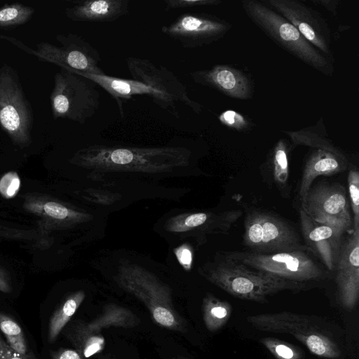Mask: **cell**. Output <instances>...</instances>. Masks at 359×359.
<instances>
[{
    "label": "cell",
    "instance_id": "obj_19",
    "mask_svg": "<svg viewBox=\"0 0 359 359\" xmlns=\"http://www.w3.org/2000/svg\"><path fill=\"white\" fill-rule=\"evenodd\" d=\"M312 149L305 162L299 187L298 195L301 201L316 177L344 172L348 167L346 156L331 142Z\"/></svg>",
    "mask_w": 359,
    "mask_h": 359
},
{
    "label": "cell",
    "instance_id": "obj_25",
    "mask_svg": "<svg viewBox=\"0 0 359 359\" xmlns=\"http://www.w3.org/2000/svg\"><path fill=\"white\" fill-rule=\"evenodd\" d=\"M0 330L7 344L17 353L29 359H37L29 350L20 325L8 316L0 312Z\"/></svg>",
    "mask_w": 359,
    "mask_h": 359
},
{
    "label": "cell",
    "instance_id": "obj_37",
    "mask_svg": "<svg viewBox=\"0 0 359 359\" xmlns=\"http://www.w3.org/2000/svg\"><path fill=\"white\" fill-rule=\"evenodd\" d=\"M312 2L320 4L334 16L337 15V7L339 1L338 0H313Z\"/></svg>",
    "mask_w": 359,
    "mask_h": 359
},
{
    "label": "cell",
    "instance_id": "obj_36",
    "mask_svg": "<svg viewBox=\"0 0 359 359\" xmlns=\"http://www.w3.org/2000/svg\"><path fill=\"white\" fill-rule=\"evenodd\" d=\"M53 359H82L81 354L73 349L62 348L50 353Z\"/></svg>",
    "mask_w": 359,
    "mask_h": 359
},
{
    "label": "cell",
    "instance_id": "obj_23",
    "mask_svg": "<svg viewBox=\"0 0 359 359\" xmlns=\"http://www.w3.org/2000/svg\"><path fill=\"white\" fill-rule=\"evenodd\" d=\"M85 296L84 292L81 290L72 294L53 313L48 325V339L50 343H53L57 339L83 302Z\"/></svg>",
    "mask_w": 359,
    "mask_h": 359
},
{
    "label": "cell",
    "instance_id": "obj_13",
    "mask_svg": "<svg viewBox=\"0 0 359 359\" xmlns=\"http://www.w3.org/2000/svg\"><path fill=\"white\" fill-rule=\"evenodd\" d=\"M301 209L312 219L347 231L352 220L344 186L320 182L311 187L301 201Z\"/></svg>",
    "mask_w": 359,
    "mask_h": 359
},
{
    "label": "cell",
    "instance_id": "obj_6",
    "mask_svg": "<svg viewBox=\"0 0 359 359\" xmlns=\"http://www.w3.org/2000/svg\"><path fill=\"white\" fill-rule=\"evenodd\" d=\"M222 254L250 269L299 283L313 285L330 276V272L307 249L273 253L227 251Z\"/></svg>",
    "mask_w": 359,
    "mask_h": 359
},
{
    "label": "cell",
    "instance_id": "obj_5",
    "mask_svg": "<svg viewBox=\"0 0 359 359\" xmlns=\"http://www.w3.org/2000/svg\"><path fill=\"white\" fill-rule=\"evenodd\" d=\"M242 7L250 20L284 50L324 74H332L330 59L311 44L282 15L257 0L242 1Z\"/></svg>",
    "mask_w": 359,
    "mask_h": 359
},
{
    "label": "cell",
    "instance_id": "obj_35",
    "mask_svg": "<svg viewBox=\"0 0 359 359\" xmlns=\"http://www.w3.org/2000/svg\"><path fill=\"white\" fill-rule=\"evenodd\" d=\"M0 359H29L15 351L0 336Z\"/></svg>",
    "mask_w": 359,
    "mask_h": 359
},
{
    "label": "cell",
    "instance_id": "obj_14",
    "mask_svg": "<svg viewBox=\"0 0 359 359\" xmlns=\"http://www.w3.org/2000/svg\"><path fill=\"white\" fill-rule=\"evenodd\" d=\"M262 2L289 21L322 53L329 57L331 56L330 30L317 11L297 0H266Z\"/></svg>",
    "mask_w": 359,
    "mask_h": 359
},
{
    "label": "cell",
    "instance_id": "obj_38",
    "mask_svg": "<svg viewBox=\"0 0 359 359\" xmlns=\"http://www.w3.org/2000/svg\"><path fill=\"white\" fill-rule=\"evenodd\" d=\"M11 291V287L6 273L0 269V292L8 293Z\"/></svg>",
    "mask_w": 359,
    "mask_h": 359
},
{
    "label": "cell",
    "instance_id": "obj_24",
    "mask_svg": "<svg viewBox=\"0 0 359 359\" xmlns=\"http://www.w3.org/2000/svg\"><path fill=\"white\" fill-rule=\"evenodd\" d=\"M288 151L287 142L280 139L271 151L267 161L271 170L274 182L282 190L288 189Z\"/></svg>",
    "mask_w": 359,
    "mask_h": 359
},
{
    "label": "cell",
    "instance_id": "obj_33",
    "mask_svg": "<svg viewBox=\"0 0 359 359\" xmlns=\"http://www.w3.org/2000/svg\"><path fill=\"white\" fill-rule=\"evenodd\" d=\"M221 2L219 0H165L164 1L166 10L217 6Z\"/></svg>",
    "mask_w": 359,
    "mask_h": 359
},
{
    "label": "cell",
    "instance_id": "obj_2",
    "mask_svg": "<svg viewBox=\"0 0 359 359\" xmlns=\"http://www.w3.org/2000/svg\"><path fill=\"white\" fill-rule=\"evenodd\" d=\"M190 156L191 151L183 147L93 144L76 151L72 162L97 172L155 174L187 166Z\"/></svg>",
    "mask_w": 359,
    "mask_h": 359
},
{
    "label": "cell",
    "instance_id": "obj_4",
    "mask_svg": "<svg viewBox=\"0 0 359 359\" xmlns=\"http://www.w3.org/2000/svg\"><path fill=\"white\" fill-rule=\"evenodd\" d=\"M246 320L259 331L292 335L318 357H342V344L337 327L317 316L282 311L249 316Z\"/></svg>",
    "mask_w": 359,
    "mask_h": 359
},
{
    "label": "cell",
    "instance_id": "obj_32",
    "mask_svg": "<svg viewBox=\"0 0 359 359\" xmlns=\"http://www.w3.org/2000/svg\"><path fill=\"white\" fill-rule=\"evenodd\" d=\"M20 179L16 172L10 171L0 179V194L8 199L18 194L20 187Z\"/></svg>",
    "mask_w": 359,
    "mask_h": 359
},
{
    "label": "cell",
    "instance_id": "obj_10",
    "mask_svg": "<svg viewBox=\"0 0 359 359\" xmlns=\"http://www.w3.org/2000/svg\"><path fill=\"white\" fill-rule=\"evenodd\" d=\"M243 244L248 251L273 253L306 249L288 222L265 210H249L244 219Z\"/></svg>",
    "mask_w": 359,
    "mask_h": 359
},
{
    "label": "cell",
    "instance_id": "obj_9",
    "mask_svg": "<svg viewBox=\"0 0 359 359\" xmlns=\"http://www.w3.org/2000/svg\"><path fill=\"white\" fill-rule=\"evenodd\" d=\"M0 38L8 41L23 51L41 60L55 64L60 69L70 72L76 74H106L100 67L101 57L99 51L78 34H58L56 40L60 46L41 42L36 45V50L27 47L13 37L0 35Z\"/></svg>",
    "mask_w": 359,
    "mask_h": 359
},
{
    "label": "cell",
    "instance_id": "obj_16",
    "mask_svg": "<svg viewBox=\"0 0 359 359\" xmlns=\"http://www.w3.org/2000/svg\"><path fill=\"white\" fill-rule=\"evenodd\" d=\"M334 271L339 302L352 311L359 297V230L353 229L343 241Z\"/></svg>",
    "mask_w": 359,
    "mask_h": 359
},
{
    "label": "cell",
    "instance_id": "obj_8",
    "mask_svg": "<svg viewBox=\"0 0 359 359\" xmlns=\"http://www.w3.org/2000/svg\"><path fill=\"white\" fill-rule=\"evenodd\" d=\"M97 86L86 77L60 69L54 76V86L50 95L54 118L83 124L100 106Z\"/></svg>",
    "mask_w": 359,
    "mask_h": 359
},
{
    "label": "cell",
    "instance_id": "obj_30",
    "mask_svg": "<svg viewBox=\"0 0 359 359\" xmlns=\"http://www.w3.org/2000/svg\"><path fill=\"white\" fill-rule=\"evenodd\" d=\"M73 343L75 344L81 354L88 358L104 348V339L98 334L74 341Z\"/></svg>",
    "mask_w": 359,
    "mask_h": 359
},
{
    "label": "cell",
    "instance_id": "obj_34",
    "mask_svg": "<svg viewBox=\"0 0 359 359\" xmlns=\"http://www.w3.org/2000/svg\"><path fill=\"white\" fill-rule=\"evenodd\" d=\"M175 256L180 264L186 269L189 270L193 262V252L187 245H182L175 249Z\"/></svg>",
    "mask_w": 359,
    "mask_h": 359
},
{
    "label": "cell",
    "instance_id": "obj_31",
    "mask_svg": "<svg viewBox=\"0 0 359 359\" xmlns=\"http://www.w3.org/2000/svg\"><path fill=\"white\" fill-rule=\"evenodd\" d=\"M218 119L222 124L238 131H247L252 127L251 122L246 117L234 110L224 111Z\"/></svg>",
    "mask_w": 359,
    "mask_h": 359
},
{
    "label": "cell",
    "instance_id": "obj_15",
    "mask_svg": "<svg viewBox=\"0 0 359 359\" xmlns=\"http://www.w3.org/2000/svg\"><path fill=\"white\" fill-rule=\"evenodd\" d=\"M299 219L306 249L327 271L333 272L346 231L334 225L318 222L301 208Z\"/></svg>",
    "mask_w": 359,
    "mask_h": 359
},
{
    "label": "cell",
    "instance_id": "obj_11",
    "mask_svg": "<svg viewBox=\"0 0 359 359\" xmlns=\"http://www.w3.org/2000/svg\"><path fill=\"white\" fill-rule=\"evenodd\" d=\"M33 111L18 74L9 65L0 67V126L20 146L31 142Z\"/></svg>",
    "mask_w": 359,
    "mask_h": 359
},
{
    "label": "cell",
    "instance_id": "obj_7",
    "mask_svg": "<svg viewBox=\"0 0 359 359\" xmlns=\"http://www.w3.org/2000/svg\"><path fill=\"white\" fill-rule=\"evenodd\" d=\"M116 281L144 304L157 324L183 330L184 323L174 308L170 289L154 274L138 265L127 264L120 267Z\"/></svg>",
    "mask_w": 359,
    "mask_h": 359
},
{
    "label": "cell",
    "instance_id": "obj_27",
    "mask_svg": "<svg viewBox=\"0 0 359 359\" xmlns=\"http://www.w3.org/2000/svg\"><path fill=\"white\" fill-rule=\"evenodd\" d=\"M259 342L276 359H303L304 351L299 347L274 337H264Z\"/></svg>",
    "mask_w": 359,
    "mask_h": 359
},
{
    "label": "cell",
    "instance_id": "obj_29",
    "mask_svg": "<svg viewBox=\"0 0 359 359\" xmlns=\"http://www.w3.org/2000/svg\"><path fill=\"white\" fill-rule=\"evenodd\" d=\"M350 203L353 214L354 230H359V173L355 167L351 166L348 175Z\"/></svg>",
    "mask_w": 359,
    "mask_h": 359
},
{
    "label": "cell",
    "instance_id": "obj_20",
    "mask_svg": "<svg viewBox=\"0 0 359 359\" xmlns=\"http://www.w3.org/2000/svg\"><path fill=\"white\" fill-rule=\"evenodd\" d=\"M128 0H86L67 8L65 13L72 21L113 22L128 13Z\"/></svg>",
    "mask_w": 359,
    "mask_h": 359
},
{
    "label": "cell",
    "instance_id": "obj_21",
    "mask_svg": "<svg viewBox=\"0 0 359 359\" xmlns=\"http://www.w3.org/2000/svg\"><path fill=\"white\" fill-rule=\"evenodd\" d=\"M139 323L138 318L126 308L110 304L103 313L93 320L74 327L69 337L72 341L88 336L100 334L102 328L114 327H132Z\"/></svg>",
    "mask_w": 359,
    "mask_h": 359
},
{
    "label": "cell",
    "instance_id": "obj_3",
    "mask_svg": "<svg viewBox=\"0 0 359 359\" xmlns=\"http://www.w3.org/2000/svg\"><path fill=\"white\" fill-rule=\"evenodd\" d=\"M202 272L210 282L233 297L262 304L280 292H299L313 286L250 269L229 259L222 252H219L213 262L207 263Z\"/></svg>",
    "mask_w": 359,
    "mask_h": 359
},
{
    "label": "cell",
    "instance_id": "obj_18",
    "mask_svg": "<svg viewBox=\"0 0 359 359\" xmlns=\"http://www.w3.org/2000/svg\"><path fill=\"white\" fill-rule=\"evenodd\" d=\"M240 210L189 212L171 218L166 224L168 231L175 233H226L241 217Z\"/></svg>",
    "mask_w": 359,
    "mask_h": 359
},
{
    "label": "cell",
    "instance_id": "obj_28",
    "mask_svg": "<svg viewBox=\"0 0 359 359\" xmlns=\"http://www.w3.org/2000/svg\"><path fill=\"white\" fill-rule=\"evenodd\" d=\"M41 209L46 216L58 222H74L80 220L84 217L83 214L55 201L44 203Z\"/></svg>",
    "mask_w": 359,
    "mask_h": 359
},
{
    "label": "cell",
    "instance_id": "obj_22",
    "mask_svg": "<svg viewBox=\"0 0 359 359\" xmlns=\"http://www.w3.org/2000/svg\"><path fill=\"white\" fill-rule=\"evenodd\" d=\"M202 311L206 328L215 332L226 324L231 316L232 306L229 302L208 293L203 299Z\"/></svg>",
    "mask_w": 359,
    "mask_h": 359
},
{
    "label": "cell",
    "instance_id": "obj_1",
    "mask_svg": "<svg viewBox=\"0 0 359 359\" xmlns=\"http://www.w3.org/2000/svg\"><path fill=\"white\" fill-rule=\"evenodd\" d=\"M126 65L132 79L107 74L79 75L92 80L107 91L116 101L122 117L123 101L135 95L150 97L155 104L177 118H180L178 102L187 106L196 114L202 111V105L191 98L184 84L165 66L136 57H128Z\"/></svg>",
    "mask_w": 359,
    "mask_h": 359
},
{
    "label": "cell",
    "instance_id": "obj_12",
    "mask_svg": "<svg viewBox=\"0 0 359 359\" xmlns=\"http://www.w3.org/2000/svg\"><path fill=\"white\" fill-rule=\"evenodd\" d=\"M231 29L229 22L215 15L184 13L161 30L183 48H194L220 40Z\"/></svg>",
    "mask_w": 359,
    "mask_h": 359
},
{
    "label": "cell",
    "instance_id": "obj_26",
    "mask_svg": "<svg viewBox=\"0 0 359 359\" xmlns=\"http://www.w3.org/2000/svg\"><path fill=\"white\" fill-rule=\"evenodd\" d=\"M34 12L33 8L22 4H4L0 7V29L25 24L32 18Z\"/></svg>",
    "mask_w": 359,
    "mask_h": 359
},
{
    "label": "cell",
    "instance_id": "obj_17",
    "mask_svg": "<svg viewBox=\"0 0 359 359\" xmlns=\"http://www.w3.org/2000/svg\"><path fill=\"white\" fill-rule=\"evenodd\" d=\"M190 76L196 83L215 89L232 98L248 100L253 95L251 79L242 70L230 65H216L208 69L191 72Z\"/></svg>",
    "mask_w": 359,
    "mask_h": 359
}]
</instances>
